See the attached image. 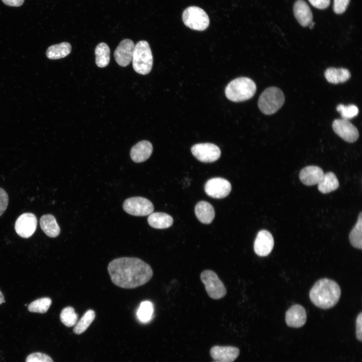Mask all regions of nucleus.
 Returning a JSON list of instances; mask_svg holds the SVG:
<instances>
[{
  "label": "nucleus",
  "instance_id": "obj_1",
  "mask_svg": "<svg viewBox=\"0 0 362 362\" xmlns=\"http://www.w3.org/2000/svg\"><path fill=\"white\" fill-rule=\"evenodd\" d=\"M108 270L113 283L125 289L142 286L147 283L153 275L151 266L136 257L116 258L110 262Z\"/></svg>",
  "mask_w": 362,
  "mask_h": 362
},
{
  "label": "nucleus",
  "instance_id": "obj_2",
  "mask_svg": "<svg viewBox=\"0 0 362 362\" xmlns=\"http://www.w3.org/2000/svg\"><path fill=\"white\" fill-rule=\"evenodd\" d=\"M340 295L339 285L333 280L326 278L317 281L309 292L312 303L323 309L334 306L338 302Z\"/></svg>",
  "mask_w": 362,
  "mask_h": 362
},
{
  "label": "nucleus",
  "instance_id": "obj_3",
  "mask_svg": "<svg viewBox=\"0 0 362 362\" xmlns=\"http://www.w3.org/2000/svg\"><path fill=\"white\" fill-rule=\"evenodd\" d=\"M256 86L251 79L240 77L231 81L226 86L225 94L228 99L240 102L251 98L255 94Z\"/></svg>",
  "mask_w": 362,
  "mask_h": 362
},
{
  "label": "nucleus",
  "instance_id": "obj_4",
  "mask_svg": "<svg viewBox=\"0 0 362 362\" xmlns=\"http://www.w3.org/2000/svg\"><path fill=\"white\" fill-rule=\"evenodd\" d=\"M132 61L133 67L137 73L145 75L150 72L153 56L147 41H140L135 45Z\"/></svg>",
  "mask_w": 362,
  "mask_h": 362
},
{
  "label": "nucleus",
  "instance_id": "obj_5",
  "mask_svg": "<svg viewBox=\"0 0 362 362\" xmlns=\"http://www.w3.org/2000/svg\"><path fill=\"white\" fill-rule=\"evenodd\" d=\"M285 100L284 93L277 87L266 88L260 95L258 106L265 115H272L277 112L283 105Z\"/></svg>",
  "mask_w": 362,
  "mask_h": 362
},
{
  "label": "nucleus",
  "instance_id": "obj_6",
  "mask_svg": "<svg viewBox=\"0 0 362 362\" xmlns=\"http://www.w3.org/2000/svg\"><path fill=\"white\" fill-rule=\"evenodd\" d=\"M185 25L191 29L204 31L209 25V18L207 13L201 8L192 6L187 8L183 14Z\"/></svg>",
  "mask_w": 362,
  "mask_h": 362
},
{
  "label": "nucleus",
  "instance_id": "obj_7",
  "mask_svg": "<svg viewBox=\"0 0 362 362\" xmlns=\"http://www.w3.org/2000/svg\"><path fill=\"white\" fill-rule=\"evenodd\" d=\"M200 277L210 298L217 300L222 298L226 295V289L214 272L211 270H205L201 273Z\"/></svg>",
  "mask_w": 362,
  "mask_h": 362
},
{
  "label": "nucleus",
  "instance_id": "obj_8",
  "mask_svg": "<svg viewBox=\"0 0 362 362\" xmlns=\"http://www.w3.org/2000/svg\"><path fill=\"white\" fill-rule=\"evenodd\" d=\"M123 207L126 212L136 216L149 215L154 210L153 204L149 200L141 197L126 199L123 203Z\"/></svg>",
  "mask_w": 362,
  "mask_h": 362
},
{
  "label": "nucleus",
  "instance_id": "obj_9",
  "mask_svg": "<svg viewBox=\"0 0 362 362\" xmlns=\"http://www.w3.org/2000/svg\"><path fill=\"white\" fill-rule=\"evenodd\" d=\"M193 155L203 162H213L218 160L221 155L219 147L210 143H198L191 148Z\"/></svg>",
  "mask_w": 362,
  "mask_h": 362
},
{
  "label": "nucleus",
  "instance_id": "obj_10",
  "mask_svg": "<svg viewBox=\"0 0 362 362\" xmlns=\"http://www.w3.org/2000/svg\"><path fill=\"white\" fill-rule=\"evenodd\" d=\"M231 190V185L227 179L214 177L209 179L205 185V191L210 197L221 199L227 197Z\"/></svg>",
  "mask_w": 362,
  "mask_h": 362
},
{
  "label": "nucleus",
  "instance_id": "obj_11",
  "mask_svg": "<svg viewBox=\"0 0 362 362\" xmlns=\"http://www.w3.org/2000/svg\"><path fill=\"white\" fill-rule=\"evenodd\" d=\"M332 128L334 132L346 142L353 143L358 138L357 129L348 120H334L332 123Z\"/></svg>",
  "mask_w": 362,
  "mask_h": 362
},
{
  "label": "nucleus",
  "instance_id": "obj_12",
  "mask_svg": "<svg viewBox=\"0 0 362 362\" xmlns=\"http://www.w3.org/2000/svg\"><path fill=\"white\" fill-rule=\"evenodd\" d=\"M37 225V219L36 216L31 213H25L16 220L15 229L20 236L27 238L35 232Z\"/></svg>",
  "mask_w": 362,
  "mask_h": 362
},
{
  "label": "nucleus",
  "instance_id": "obj_13",
  "mask_svg": "<svg viewBox=\"0 0 362 362\" xmlns=\"http://www.w3.org/2000/svg\"><path fill=\"white\" fill-rule=\"evenodd\" d=\"M274 245V238L269 231L261 230L257 233L253 245L254 252L257 255L267 256L271 252Z\"/></svg>",
  "mask_w": 362,
  "mask_h": 362
},
{
  "label": "nucleus",
  "instance_id": "obj_14",
  "mask_svg": "<svg viewBox=\"0 0 362 362\" xmlns=\"http://www.w3.org/2000/svg\"><path fill=\"white\" fill-rule=\"evenodd\" d=\"M135 44L129 39L123 40L114 51L116 62L121 66L125 67L132 61Z\"/></svg>",
  "mask_w": 362,
  "mask_h": 362
},
{
  "label": "nucleus",
  "instance_id": "obj_15",
  "mask_svg": "<svg viewBox=\"0 0 362 362\" xmlns=\"http://www.w3.org/2000/svg\"><path fill=\"white\" fill-rule=\"evenodd\" d=\"M307 320L306 312L301 305L295 304L286 313V322L288 326L294 328L303 326Z\"/></svg>",
  "mask_w": 362,
  "mask_h": 362
},
{
  "label": "nucleus",
  "instance_id": "obj_16",
  "mask_svg": "<svg viewBox=\"0 0 362 362\" xmlns=\"http://www.w3.org/2000/svg\"><path fill=\"white\" fill-rule=\"evenodd\" d=\"M211 357L221 362H233L239 354L238 348L233 346H214L210 351Z\"/></svg>",
  "mask_w": 362,
  "mask_h": 362
},
{
  "label": "nucleus",
  "instance_id": "obj_17",
  "mask_svg": "<svg viewBox=\"0 0 362 362\" xmlns=\"http://www.w3.org/2000/svg\"><path fill=\"white\" fill-rule=\"evenodd\" d=\"M324 174L323 170L320 167L310 165L301 170L299 178L303 184L306 186H313L319 183Z\"/></svg>",
  "mask_w": 362,
  "mask_h": 362
},
{
  "label": "nucleus",
  "instance_id": "obj_18",
  "mask_svg": "<svg viewBox=\"0 0 362 362\" xmlns=\"http://www.w3.org/2000/svg\"><path fill=\"white\" fill-rule=\"evenodd\" d=\"M293 11L296 19L302 26L307 27L312 22V11L304 0H297L294 4Z\"/></svg>",
  "mask_w": 362,
  "mask_h": 362
},
{
  "label": "nucleus",
  "instance_id": "obj_19",
  "mask_svg": "<svg viewBox=\"0 0 362 362\" xmlns=\"http://www.w3.org/2000/svg\"><path fill=\"white\" fill-rule=\"evenodd\" d=\"M153 151L151 143L147 140H142L133 146L130 151L132 160L137 163L146 160L151 155Z\"/></svg>",
  "mask_w": 362,
  "mask_h": 362
},
{
  "label": "nucleus",
  "instance_id": "obj_20",
  "mask_svg": "<svg viewBox=\"0 0 362 362\" xmlns=\"http://www.w3.org/2000/svg\"><path fill=\"white\" fill-rule=\"evenodd\" d=\"M195 212L198 219L202 223H211L215 217V211L211 204L206 201H200L195 206Z\"/></svg>",
  "mask_w": 362,
  "mask_h": 362
},
{
  "label": "nucleus",
  "instance_id": "obj_21",
  "mask_svg": "<svg viewBox=\"0 0 362 362\" xmlns=\"http://www.w3.org/2000/svg\"><path fill=\"white\" fill-rule=\"evenodd\" d=\"M40 224L43 232L50 237H56L60 233V227L55 218L51 214L42 216L40 219Z\"/></svg>",
  "mask_w": 362,
  "mask_h": 362
},
{
  "label": "nucleus",
  "instance_id": "obj_22",
  "mask_svg": "<svg viewBox=\"0 0 362 362\" xmlns=\"http://www.w3.org/2000/svg\"><path fill=\"white\" fill-rule=\"evenodd\" d=\"M324 76L329 83L337 84L348 80L350 78L351 74L349 70L346 68L330 67L325 70Z\"/></svg>",
  "mask_w": 362,
  "mask_h": 362
},
{
  "label": "nucleus",
  "instance_id": "obj_23",
  "mask_svg": "<svg viewBox=\"0 0 362 362\" xmlns=\"http://www.w3.org/2000/svg\"><path fill=\"white\" fill-rule=\"evenodd\" d=\"M173 220L169 215L162 212L151 213L148 217L149 225L154 228L165 229L170 227Z\"/></svg>",
  "mask_w": 362,
  "mask_h": 362
},
{
  "label": "nucleus",
  "instance_id": "obj_24",
  "mask_svg": "<svg viewBox=\"0 0 362 362\" xmlns=\"http://www.w3.org/2000/svg\"><path fill=\"white\" fill-rule=\"evenodd\" d=\"M339 182L335 174L332 172L324 173L318 184V190L323 194H327L339 187Z\"/></svg>",
  "mask_w": 362,
  "mask_h": 362
},
{
  "label": "nucleus",
  "instance_id": "obj_25",
  "mask_svg": "<svg viewBox=\"0 0 362 362\" xmlns=\"http://www.w3.org/2000/svg\"><path fill=\"white\" fill-rule=\"evenodd\" d=\"M71 51V46L68 42H62L48 47L46 56L50 59H58L67 56Z\"/></svg>",
  "mask_w": 362,
  "mask_h": 362
},
{
  "label": "nucleus",
  "instance_id": "obj_26",
  "mask_svg": "<svg viewBox=\"0 0 362 362\" xmlns=\"http://www.w3.org/2000/svg\"><path fill=\"white\" fill-rule=\"evenodd\" d=\"M96 63L99 67L107 66L110 62V50L108 45L105 43H99L95 49Z\"/></svg>",
  "mask_w": 362,
  "mask_h": 362
},
{
  "label": "nucleus",
  "instance_id": "obj_27",
  "mask_svg": "<svg viewBox=\"0 0 362 362\" xmlns=\"http://www.w3.org/2000/svg\"><path fill=\"white\" fill-rule=\"evenodd\" d=\"M349 239L352 246L362 249V213L360 212L358 219L349 235Z\"/></svg>",
  "mask_w": 362,
  "mask_h": 362
},
{
  "label": "nucleus",
  "instance_id": "obj_28",
  "mask_svg": "<svg viewBox=\"0 0 362 362\" xmlns=\"http://www.w3.org/2000/svg\"><path fill=\"white\" fill-rule=\"evenodd\" d=\"M95 316L94 310H87L76 323L73 328V332L76 334H80L84 332L95 319Z\"/></svg>",
  "mask_w": 362,
  "mask_h": 362
},
{
  "label": "nucleus",
  "instance_id": "obj_29",
  "mask_svg": "<svg viewBox=\"0 0 362 362\" xmlns=\"http://www.w3.org/2000/svg\"><path fill=\"white\" fill-rule=\"evenodd\" d=\"M153 312L152 303L149 301H144L141 303L137 312V315L141 322H147L152 318Z\"/></svg>",
  "mask_w": 362,
  "mask_h": 362
},
{
  "label": "nucleus",
  "instance_id": "obj_30",
  "mask_svg": "<svg viewBox=\"0 0 362 362\" xmlns=\"http://www.w3.org/2000/svg\"><path fill=\"white\" fill-rule=\"evenodd\" d=\"M78 318L77 314L73 307L68 306L64 308L60 314L61 322L67 327H72L76 324Z\"/></svg>",
  "mask_w": 362,
  "mask_h": 362
},
{
  "label": "nucleus",
  "instance_id": "obj_31",
  "mask_svg": "<svg viewBox=\"0 0 362 362\" xmlns=\"http://www.w3.org/2000/svg\"><path fill=\"white\" fill-rule=\"evenodd\" d=\"M51 303L52 301L49 298H42L30 303L28 309L31 312L44 313L48 311Z\"/></svg>",
  "mask_w": 362,
  "mask_h": 362
},
{
  "label": "nucleus",
  "instance_id": "obj_32",
  "mask_svg": "<svg viewBox=\"0 0 362 362\" xmlns=\"http://www.w3.org/2000/svg\"><path fill=\"white\" fill-rule=\"evenodd\" d=\"M336 110L340 113L342 119L345 120L352 119L358 113V108L354 105L344 106L340 104L337 106Z\"/></svg>",
  "mask_w": 362,
  "mask_h": 362
},
{
  "label": "nucleus",
  "instance_id": "obj_33",
  "mask_svg": "<svg viewBox=\"0 0 362 362\" xmlns=\"http://www.w3.org/2000/svg\"><path fill=\"white\" fill-rule=\"evenodd\" d=\"M26 362H53V361L49 355L37 352L29 354L26 358Z\"/></svg>",
  "mask_w": 362,
  "mask_h": 362
},
{
  "label": "nucleus",
  "instance_id": "obj_34",
  "mask_svg": "<svg viewBox=\"0 0 362 362\" xmlns=\"http://www.w3.org/2000/svg\"><path fill=\"white\" fill-rule=\"evenodd\" d=\"M350 0H334L333 9L336 14L343 13L349 5Z\"/></svg>",
  "mask_w": 362,
  "mask_h": 362
},
{
  "label": "nucleus",
  "instance_id": "obj_35",
  "mask_svg": "<svg viewBox=\"0 0 362 362\" xmlns=\"http://www.w3.org/2000/svg\"><path fill=\"white\" fill-rule=\"evenodd\" d=\"M9 203V197L5 190L0 188V217L5 212Z\"/></svg>",
  "mask_w": 362,
  "mask_h": 362
},
{
  "label": "nucleus",
  "instance_id": "obj_36",
  "mask_svg": "<svg viewBox=\"0 0 362 362\" xmlns=\"http://www.w3.org/2000/svg\"><path fill=\"white\" fill-rule=\"evenodd\" d=\"M309 2L314 7L323 10L328 7L330 0H309Z\"/></svg>",
  "mask_w": 362,
  "mask_h": 362
},
{
  "label": "nucleus",
  "instance_id": "obj_37",
  "mask_svg": "<svg viewBox=\"0 0 362 362\" xmlns=\"http://www.w3.org/2000/svg\"><path fill=\"white\" fill-rule=\"evenodd\" d=\"M356 336L357 339L362 340V313L360 312L356 319Z\"/></svg>",
  "mask_w": 362,
  "mask_h": 362
},
{
  "label": "nucleus",
  "instance_id": "obj_38",
  "mask_svg": "<svg viewBox=\"0 0 362 362\" xmlns=\"http://www.w3.org/2000/svg\"><path fill=\"white\" fill-rule=\"evenodd\" d=\"M4 4L10 7H18L21 6L24 0H2Z\"/></svg>",
  "mask_w": 362,
  "mask_h": 362
},
{
  "label": "nucleus",
  "instance_id": "obj_39",
  "mask_svg": "<svg viewBox=\"0 0 362 362\" xmlns=\"http://www.w3.org/2000/svg\"><path fill=\"white\" fill-rule=\"evenodd\" d=\"M3 302H5L4 297L2 293L0 291V304H1Z\"/></svg>",
  "mask_w": 362,
  "mask_h": 362
},
{
  "label": "nucleus",
  "instance_id": "obj_40",
  "mask_svg": "<svg viewBox=\"0 0 362 362\" xmlns=\"http://www.w3.org/2000/svg\"><path fill=\"white\" fill-rule=\"evenodd\" d=\"M314 25H315V23L312 21L309 26L310 27V28L312 29L314 28Z\"/></svg>",
  "mask_w": 362,
  "mask_h": 362
},
{
  "label": "nucleus",
  "instance_id": "obj_41",
  "mask_svg": "<svg viewBox=\"0 0 362 362\" xmlns=\"http://www.w3.org/2000/svg\"><path fill=\"white\" fill-rule=\"evenodd\" d=\"M213 362H221V361L215 360V361H213Z\"/></svg>",
  "mask_w": 362,
  "mask_h": 362
}]
</instances>
